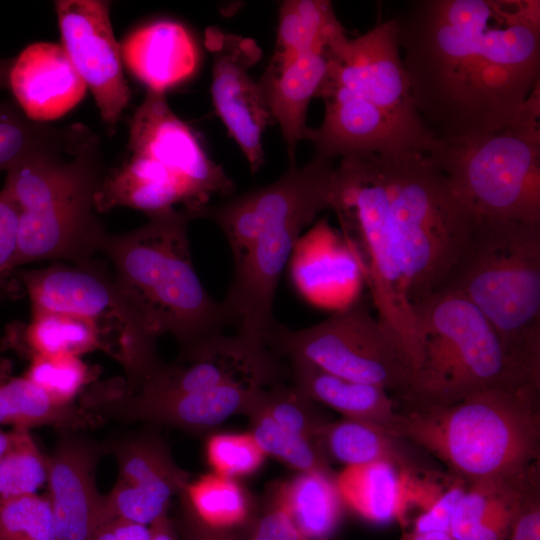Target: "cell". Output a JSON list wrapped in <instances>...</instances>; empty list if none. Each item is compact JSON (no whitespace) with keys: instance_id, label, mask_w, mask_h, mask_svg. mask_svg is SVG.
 <instances>
[{"instance_id":"6da1fadb","label":"cell","mask_w":540,"mask_h":540,"mask_svg":"<svg viewBox=\"0 0 540 540\" xmlns=\"http://www.w3.org/2000/svg\"><path fill=\"white\" fill-rule=\"evenodd\" d=\"M330 209L358 256L378 320L402 361L417 366L415 308L446 287L479 216L424 155L342 157Z\"/></svg>"},{"instance_id":"7a4b0ae2","label":"cell","mask_w":540,"mask_h":540,"mask_svg":"<svg viewBox=\"0 0 540 540\" xmlns=\"http://www.w3.org/2000/svg\"><path fill=\"white\" fill-rule=\"evenodd\" d=\"M394 20L416 109L435 139L508 126L540 84L538 0H417Z\"/></svg>"},{"instance_id":"3957f363","label":"cell","mask_w":540,"mask_h":540,"mask_svg":"<svg viewBox=\"0 0 540 540\" xmlns=\"http://www.w3.org/2000/svg\"><path fill=\"white\" fill-rule=\"evenodd\" d=\"M316 97L325 113L306 134L314 157L425 155L436 141L416 109L394 18L333 45Z\"/></svg>"},{"instance_id":"277c9868","label":"cell","mask_w":540,"mask_h":540,"mask_svg":"<svg viewBox=\"0 0 540 540\" xmlns=\"http://www.w3.org/2000/svg\"><path fill=\"white\" fill-rule=\"evenodd\" d=\"M334 169L332 161L313 156L302 168L290 164L269 185L206 208L203 218L218 225L234 261L221 304L237 334L265 343L277 322L275 294L293 248L316 215L330 209Z\"/></svg>"},{"instance_id":"5b68a950","label":"cell","mask_w":540,"mask_h":540,"mask_svg":"<svg viewBox=\"0 0 540 540\" xmlns=\"http://www.w3.org/2000/svg\"><path fill=\"white\" fill-rule=\"evenodd\" d=\"M6 172L3 188L18 210L16 269L92 261L106 233L95 202L104 176L97 137L80 124L55 129Z\"/></svg>"},{"instance_id":"8992f818","label":"cell","mask_w":540,"mask_h":540,"mask_svg":"<svg viewBox=\"0 0 540 540\" xmlns=\"http://www.w3.org/2000/svg\"><path fill=\"white\" fill-rule=\"evenodd\" d=\"M539 384L495 386L446 405L405 406L385 429L422 447L471 484L517 481L539 455Z\"/></svg>"},{"instance_id":"52a82bcc","label":"cell","mask_w":540,"mask_h":540,"mask_svg":"<svg viewBox=\"0 0 540 540\" xmlns=\"http://www.w3.org/2000/svg\"><path fill=\"white\" fill-rule=\"evenodd\" d=\"M129 232L106 231L100 246L120 290L158 338L170 334L179 353L223 333L227 321L220 301L206 290L193 265L183 209L148 215Z\"/></svg>"},{"instance_id":"ba28073f","label":"cell","mask_w":540,"mask_h":540,"mask_svg":"<svg viewBox=\"0 0 540 540\" xmlns=\"http://www.w3.org/2000/svg\"><path fill=\"white\" fill-rule=\"evenodd\" d=\"M234 191L165 94L147 91L130 120L125 157L104 173L95 202L98 213L128 207L148 216L183 209L202 218L212 197Z\"/></svg>"},{"instance_id":"9c48e42d","label":"cell","mask_w":540,"mask_h":540,"mask_svg":"<svg viewBox=\"0 0 540 540\" xmlns=\"http://www.w3.org/2000/svg\"><path fill=\"white\" fill-rule=\"evenodd\" d=\"M444 290L465 296L513 362L540 380V225L479 216Z\"/></svg>"},{"instance_id":"30bf717a","label":"cell","mask_w":540,"mask_h":540,"mask_svg":"<svg viewBox=\"0 0 540 540\" xmlns=\"http://www.w3.org/2000/svg\"><path fill=\"white\" fill-rule=\"evenodd\" d=\"M422 358L400 397L405 406L457 402L487 388L537 383L506 353L484 315L462 294L444 290L415 308Z\"/></svg>"},{"instance_id":"8fae6325","label":"cell","mask_w":540,"mask_h":540,"mask_svg":"<svg viewBox=\"0 0 540 540\" xmlns=\"http://www.w3.org/2000/svg\"><path fill=\"white\" fill-rule=\"evenodd\" d=\"M540 84L517 118L486 134L436 139L424 155L480 217L540 225Z\"/></svg>"},{"instance_id":"7c38bea8","label":"cell","mask_w":540,"mask_h":540,"mask_svg":"<svg viewBox=\"0 0 540 540\" xmlns=\"http://www.w3.org/2000/svg\"><path fill=\"white\" fill-rule=\"evenodd\" d=\"M288 362H302L329 374L377 385L401 397L410 373L387 333L359 298L325 320L298 330L276 322L265 339Z\"/></svg>"},{"instance_id":"4fadbf2b","label":"cell","mask_w":540,"mask_h":540,"mask_svg":"<svg viewBox=\"0 0 540 540\" xmlns=\"http://www.w3.org/2000/svg\"><path fill=\"white\" fill-rule=\"evenodd\" d=\"M12 275L27 293L32 311H57L95 321L123 367L158 356L157 337L117 285L111 271L93 260L54 263Z\"/></svg>"},{"instance_id":"5bb4252c","label":"cell","mask_w":540,"mask_h":540,"mask_svg":"<svg viewBox=\"0 0 540 540\" xmlns=\"http://www.w3.org/2000/svg\"><path fill=\"white\" fill-rule=\"evenodd\" d=\"M285 368L265 343L235 333L213 336L194 349L165 363L125 378H115L124 390L147 394L210 391L227 385L267 387L280 382Z\"/></svg>"},{"instance_id":"9a60e30c","label":"cell","mask_w":540,"mask_h":540,"mask_svg":"<svg viewBox=\"0 0 540 540\" xmlns=\"http://www.w3.org/2000/svg\"><path fill=\"white\" fill-rule=\"evenodd\" d=\"M205 46L212 55L215 111L242 150L251 172L256 173L264 162L263 133L273 123L259 81L250 74L262 50L253 38L216 26L205 30Z\"/></svg>"},{"instance_id":"2e32d148","label":"cell","mask_w":540,"mask_h":540,"mask_svg":"<svg viewBox=\"0 0 540 540\" xmlns=\"http://www.w3.org/2000/svg\"><path fill=\"white\" fill-rule=\"evenodd\" d=\"M110 5L102 0H60L55 9L61 46L93 94L101 119L114 127L131 91L111 25Z\"/></svg>"},{"instance_id":"e0dca14e","label":"cell","mask_w":540,"mask_h":540,"mask_svg":"<svg viewBox=\"0 0 540 540\" xmlns=\"http://www.w3.org/2000/svg\"><path fill=\"white\" fill-rule=\"evenodd\" d=\"M263 388L227 385L205 392L147 395L126 391L112 379L94 385L86 394L85 406L91 413L199 434L213 430L234 415H245Z\"/></svg>"},{"instance_id":"ac0fdd59","label":"cell","mask_w":540,"mask_h":540,"mask_svg":"<svg viewBox=\"0 0 540 540\" xmlns=\"http://www.w3.org/2000/svg\"><path fill=\"white\" fill-rule=\"evenodd\" d=\"M113 453L118 480L102 495L98 524L123 518L149 526L167 514L171 498L189 484L188 473L176 464L169 446L157 435L143 433L119 440Z\"/></svg>"},{"instance_id":"d6986e66","label":"cell","mask_w":540,"mask_h":540,"mask_svg":"<svg viewBox=\"0 0 540 540\" xmlns=\"http://www.w3.org/2000/svg\"><path fill=\"white\" fill-rule=\"evenodd\" d=\"M287 266L295 292L313 306L335 312L360 298L364 279L358 256L326 218L300 235Z\"/></svg>"},{"instance_id":"ffe728a7","label":"cell","mask_w":540,"mask_h":540,"mask_svg":"<svg viewBox=\"0 0 540 540\" xmlns=\"http://www.w3.org/2000/svg\"><path fill=\"white\" fill-rule=\"evenodd\" d=\"M6 88L22 114L36 123L62 117L87 90L63 47L49 42L32 43L11 59Z\"/></svg>"},{"instance_id":"44dd1931","label":"cell","mask_w":540,"mask_h":540,"mask_svg":"<svg viewBox=\"0 0 540 540\" xmlns=\"http://www.w3.org/2000/svg\"><path fill=\"white\" fill-rule=\"evenodd\" d=\"M96 448L76 436L60 439L48 457V498L58 540H92L102 495L95 473Z\"/></svg>"},{"instance_id":"7402d4cb","label":"cell","mask_w":540,"mask_h":540,"mask_svg":"<svg viewBox=\"0 0 540 540\" xmlns=\"http://www.w3.org/2000/svg\"><path fill=\"white\" fill-rule=\"evenodd\" d=\"M335 481L344 506L374 524L402 523L412 505L426 510L444 491L414 469L384 461L347 466Z\"/></svg>"},{"instance_id":"603a6c76","label":"cell","mask_w":540,"mask_h":540,"mask_svg":"<svg viewBox=\"0 0 540 540\" xmlns=\"http://www.w3.org/2000/svg\"><path fill=\"white\" fill-rule=\"evenodd\" d=\"M122 61L147 91L165 94L188 80L199 61L196 42L182 24L158 20L133 30L120 45Z\"/></svg>"},{"instance_id":"cb8c5ba5","label":"cell","mask_w":540,"mask_h":540,"mask_svg":"<svg viewBox=\"0 0 540 540\" xmlns=\"http://www.w3.org/2000/svg\"><path fill=\"white\" fill-rule=\"evenodd\" d=\"M345 36L303 51L280 66H267L259 80L273 122L281 128L290 164H295L298 142L306 139L307 108L325 77L332 47Z\"/></svg>"},{"instance_id":"d4e9b609","label":"cell","mask_w":540,"mask_h":540,"mask_svg":"<svg viewBox=\"0 0 540 540\" xmlns=\"http://www.w3.org/2000/svg\"><path fill=\"white\" fill-rule=\"evenodd\" d=\"M534 487L532 475L517 481L471 484L456 506L449 534L457 540H505Z\"/></svg>"},{"instance_id":"484cf974","label":"cell","mask_w":540,"mask_h":540,"mask_svg":"<svg viewBox=\"0 0 540 540\" xmlns=\"http://www.w3.org/2000/svg\"><path fill=\"white\" fill-rule=\"evenodd\" d=\"M2 341L29 360L40 355L81 357L100 349L112 355L111 344L95 321L65 312L32 311L29 322L10 324Z\"/></svg>"},{"instance_id":"4316f807","label":"cell","mask_w":540,"mask_h":540,"mask_svg":"<svg viewBox=\"0 0 540 540\" xmlns=\"http://www.w3.org/2000/svg\"><path fill=\"white\" fill-rule=\"evenodd\" d=\"M288 363L292 384L300 392L344 418L369 422L385 430L397 412L388 391L380 386L350 381L306 363Z\"/></svg>"},{"instance_id":"83f0119b","label":"cell","mask_w":540,"mask_h":540,"mask_svg":"<svg viewBox=\"0 0 540 540\" xmlns=\"http://www.w3.org/2000/svg\"><path fill=\"white\" fill-rule=\"evenodd\" d=\"M270 494L294 526L310 539L329 540L342 519L345 506L331 473H298L272 487Z\"/></svg>"},{"instance_id":"f1b7e54d","label":"cell","mask_w":540,"mask_h":540,"mask_svg":"<svg viewBox=\"0 0 540 540\" xmlns=\"http://www.w3.org/2000/svg\"><path fill=\"white\" fill-rule=\"evenodd\" d=\"M94 415L74 405L54 403L40 388L24 376L11 374V365L0 359V427L13 429L51 425L80 427L94 423Z\"/></svg>"},{"instance_id":"f546056e","label":"cell","mask_w":540,"mask_h":540,"mask_svg":"<svg viewBox=\"0 0 540 540\" xmlns=\"http://www.w3.org/2000/svg\"><path fill=\"white\" fill-rule=\"evenodd\" d=\"M345 34L332 3L327 0H287L279 8L277 38L268 67L295 55L329 44Z\"/></svg>"},{"instance_id":"4dcf8cb0","label":"cell","mask_w":540,"mask_h":540,"mask_svg":"<svg viewBox=\"0 0 540 540\" xmlns=\"http://www.w3.org/2000/svg\"><path fill=\"white\" fill-rule=\"evenodd\" d=\"M398 440L375 424L343 418L326 424L320 446L325 455H330L345 467L384 461L399 468L413 469L400 450Z\"/></svg>"},{"instance_id":"1f68e13d","label":"cell","mask_w":540,"mask_h":540,"mask_svg":"<svg viewBox=\"0 0 540 540\" xmlns=\"http://www.w3.org/2000/svg\"><path fill=\"white\" fill-rule=\"evenodd\" d=\"M184 495L195 517L211 529L231 531L250 515V503L240 484L214 472L189 482Z\"/></svg>"},{"instance_id":"d6a6232c","label":"cell","mask_w":540,"mask_h":540,"mask_svg":"<svg viewBox=\"0 0 540 540\" xmlns=\"http://www.w3.org/2000/svg\"><path fill=\"white\" fill-rule=\"evenodd\" d=\"M255 398L245 415L250 420L249 433L266 456L275 457L298 473H331L326 455L318 444L281 428L255 403Z\"/></svg>"},{"instance_id":"836d02e7","label":"cell","mask_w":540,"mask_h":540,"mask_svg":"<svg viewBox=\"0 0 540 540\" xmlns=\"http://www.w3.org/2000/svg\"><path fill=\"white\" fill-rule=\"evenodd\" d=\"M48 457L27 429H12L0 455V499L35 494L47 482Z\"/></svg>"},{"instance_id":"e575fe53","label":"cell","mask_w":540,"mask_h":540,"mask_svg":"<svg viewBox=\"0 0 540 540\" xmlns=\"http://www.w3.org/2000/svg\"><path fill=\"white\" fill-rule=\"evenodd\" d=\"M255 403L281 428L320 446L327 422L317 414L315 402L293 384L277 382L269 385L258 392Z\"/></svg>"},{"instance_id":"d590c367","label":"cell","mask_w":540,"mask_h":540,"mask_svg":"<svg viewBox=\"0 0 540 540\" xmlns=\"http://www.w3.org/2000/svg\"><path fill=\"white\" fill-rule=\"evenodd\" d=\"M23 376L57 405L69 406L89 384L92 372L79 356L40 355L30 359Z\"/></svg>"},{"instance_id":"8d00e7d4","label":"cell","mask_w":540,"mask_h":540,"mask_svg":"<svg viewBox=\"0 0 540 540\" xmlns=\"http://www.w3.org/2000/svg\"><path fill=\"white\" fill-rule=\"evenodd\" d=\"M0 540H58L48 496L0 499Z\"/></svg>"},{"instance_id":"74e56055","label":"cell","mask_w":540,"mask_h":540,"mask_svg":"<svg viewBox=\"0 0 540 540\" xmlns=\"http://www.w3.org/2000/svg\"><path fill=\"white\" fill-rule=\"evenodd\" d=\"M206 457L214 473L235 479L258 470L266 454L250 433H220L208 438Z\"/></svg>"},{"instance_id":"f35d334b","label":"cell","mask_w":540,"mask_h":540,"mask_svg":"<svg viewBox=\"0 0 540 540\" xmlns=\"http://www.w3.org/2000/svg\"><path fill=\"white\" fill-rule=\"evenodd\" d=\"M55 129L26 118L9 103L0 102V170H8L35 150Z\"/></svg>"},{"instance_id":"ab89813d","label":"cell","mask_w":540,"mask_h":540,"mask_svg":"<svg viewBox=\"0 0 540 540\" xmlns=\"http://www.w3.org/2000/svg\"><path fill=\"white\" fill-rule=\"evenodd\" d=\"M465 491V486L460 482L444 490L430 507L416 518L413 532L449 533L456 506Z\"/></svg>"},{"instance_id":"60d3db41","label":"cell","mask_w":540,"mask_h":540,"mask_svg":"<svg viewBox=\"0 0 540 540\" xmlns=\"http://www.w3.org/2000/svg\"><path fill=\"white\" fill-rule=\"evenodd\" d=\"M249 540H314L304 536L269 494L268 503L256 521Z\"/></svg>"},{"instance_id":"b9f144b4","label":"cell","mask_w":540,"mask_h":540,"mask_svg":"<svg viewBox=\"0 0 540 540\" xmlns=\"http://www.w3.org/2000/svg\"><path fill=\"white\" fill-rule=\"evenodd\" d=\"M18 210L9 193L0 189V275L16 270Z\"/></svg>"},{"instance_id":"7bdbcfd3","label":"cell","mask_w":540,"mask_h":540,"mask_svg":"<svg viewBox=\"0 0 540 540\" xmlns=\"http://www.w3.org/2000/svg\"><path fill=\"white\" fill-rule=\"evenodd\" d=\"M508 540H540V505L536 487L525 497Z\"/></svg>"},{"instance_id":"ee69618b","label":"cell","mask_w":540,"mask_h":540,"mask_svg":"<svg viewBox=\"0 0 540 540\" xmlns=\"http://www.w3.org/2000/svg\"><path fill=\"white\" fill-rule=\"evenodd\" d=\"M148 525L123 518H111L98 524L92 540H150Z\"/></svg>"},{"instance_id":"f6af8a7d","label":"cell","mask_w":540,"mask_h":540,"mask_svg":"<svg viewBox=\"0 0 540 540\" xmlns=\"http://www.w3.org/2000/svg\"><path fill=\"white\" fill-rule=\"evenodd\" d=\"M181 503V528L184 540H240L230 531L211 529L193 514L184 491L179 494Z\"/></svg>"},{"instance_id":"bcb514c9","label":"cell","mask_w":540,"mask_h":540,"mask_svg":"<svg viewBox=\"0 0 540 540\" xmlns=\"http://www.w3.org/2000/svg\"><path fill=\"white\" fill-rule=\"evenodd\" d=\"M25 293L20 282L11 274L0 275V302L19 299Z\"/></svg>"},{"instance_id":"7dc6e473","label":"cell","mask_w":540,"mask_h":540,"mask_svg":"<svg viewBox=\"0 0 540 540\" xmlns=\"http://www.w3.org/2000/svg\"><path fill=\"white\" fill-rule=\"evenodd\" d=\"M149 527L151 531L150 540H175L167 514L157 519Z\"/></svg>"},{"instance_id":"c3c4849f","label":"cell","mask_w":540,"mask_h":540,"mask_svg":"<svg viewBox=\"0 0 540 540\" xmlns=\"http://www.w3.org/2000/svg\"><path fill=\"white\" fill-rule=\"evenodd\" d=\"M404 540H456L449 533L445 532H412Z\"/></svg>"},{"instance_id":"681fc988","label":"cell","mask_w":540,"mask_h":540,"mask_svg":"<svg viewBox=\"0 0 540 540\" xmlns=\"http://www.w3.org/2000/svg\"><path fill=\"white\" fill-rule=\"evenodd\" d=\"M11 59L0 58V89L7 87V76Z\"/></svg>"},{"instance_id":"f907efd6","label":"cell","mask_w":540,"mask_h":540,"mask_svg":"<svg viewBox=\"0 0 540 540\" xmlns=\"http://www.w3.org/2000/svg\"><path fill=\"white\" fill-rule=\"evenodd\" d=\"M12 438V431L5 432L0 427V455L6 450Z\"/></svg>"}]
</instances>
